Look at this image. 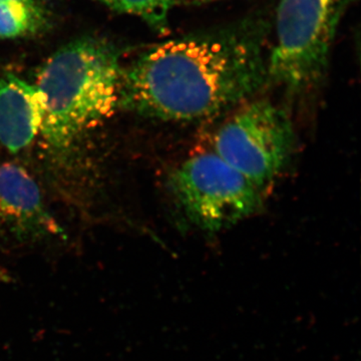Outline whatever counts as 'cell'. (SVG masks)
Wrapping results in <instances>:
<instances>
[{"label": "cell", "instance_id": "obj_9", "mask_svg": "<svg viewBox=\"0 0 361 361\" xmlns=\"http://www.w3.org/2000/svg\"><path fill=\"white\" fill-rule=\"evenodd\" d=\"M118 13L140 16L154 27L167 25L169 11L174 0H99Z\"/></svg>", "mask_w": 361, "mask_h": 361}, {"label": "cell", "instance_id": "obj_8", "mask_svg": "<svg viewBox=\"0 0 361 361\" xmlns=\"http://www.w3.org/2000/svg\"><path fill=\"white\" fill-rule=\"evenodd\" d=\"M44 23L39 6L16 0L0 1V39H16L37 32Z\"/></svg>", "mask_w": 361, "mask_h": 361}, {"label": "cell", "instance_id": "obj_3", "mask_svg": "<svg viewBox=\"0 0 361 361\" xmlns=\"http://www.w3.org/2000/svg\"><path fill=\"white\" fill-rule=\"evenodd\" d=\"M176 206L197 229L222 231L263 208L265 192L211 151L190 156L171 172Z\"/></svg>", "mask_w": 361, "mask_h": 361}, {"label": "cell", "instance_id": "obj_1", "mask_svg": "<svg viewBox=\"0 0 361 361\" xmlns=\"http://www.w3.org/2000/svg\"><path fill=\"white\" fill-rule=\"evenodd\" d=\"M264 40V25L249 20L156 45L122 68L118 106L194 122L243 104L267 80Z\"/></svg>", "mask_w": 361, "mask_h": 361}, {"label": "cell", "instance_id": "obj_10", "mask_svg": "<svg viewBox=\"0 0 361 361\" xmlns=\"http://www.w3.org/2000/svg\"><path fill=\"white\" fill-rule=\"evenodd\" d=\"M0 1H6V0H0ZM16 1L23 2V4H30V6H39L35 0H16Z\"/></svg>", "mask_w": 361, "mask_h": 361}, {"label": "cell", "instance_id": "obj_7", "mask_svg": "<svg viewBox=\"0 0 361 361\" xmlns=\"http://www.w3.org/2000/svg\"><path fill=\"white\" fill-rule=\"evenodd\" d=\"M42 99L37 85L6 73L0 75V142L11 153L32 144L42 122Z\"/></svg>", "mask_w": 361, "mask_h": 361}, {"label": "cell", "instance_id": "obj_2", "mask_svg": "<svg viewBox=\"0 0 361 361\" xmlns=\"http://www.w3.org/2000/svg\"><path fill=\"white\" fill-rule=\"evenodd\" d=\"M122 68L113 45L89 37L68 42L45 61L35 85L44 108L39 134L49 153L66 158L113 115Z\"/></svg>", "mask_w": 361, "mask_h": 361}, {"label": "cell", "instance_id": "obj_4", "mask_svg": "<svg viewBox=\"0 0 361 361\" xmlns=\"http://www.w3.org/2000/svg\"><path fill=\"white\" fill-rule=\"evenodd\" d=\"M341 0H280L267 80L299 92L324 77Z\"/></svg>", "mask_w": 361, "mask_h": 361}, {"label": "cell", "instance_id": "obj_6", "mask_svg": "<svg viewBox=\"0 0 361 361\" xmlns=\"http://www.w3.org/2000/svg\"><path fill=\"white\" fill-rule=\"evenodd\" d=\"M0 222L21 242L65 237V230L45 206L37 183L13 163H0Z\"/></svg>", "mask_w": 361, "mask_h": 361}, {"label": "cell", "instance_id": "obj_5", "mask_svg": "<svg viewBox=\"0 0 361 361\" xmlns=\"http://www.w3.org/2000/svg\"><path fill=\"white\" fill-rule=\"evenodd\" d=\"M289 116L265 99L244 104L213 135L212 151L259 189L268 190L283 173L295 149Z\"/></svg>", "mask_w": 361, "mask_h": 361}, {"label": "cell", "instance_id": "obj_11", "mask_svg": "<svg viewBox=\"0 0 361 361\" xmlns=\"http://www.w3.org/2000/svg\"><path fill=\"white\" fill-rule=\"evenodd\" d=\"M2 281V276H1V273H0V282Z\"/></svg>", "mask_w": 361, "mask_h": 361}]
</instances>
